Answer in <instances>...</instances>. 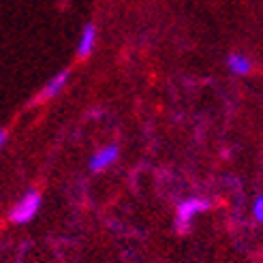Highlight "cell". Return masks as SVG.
<instances>
[{
	"instance_id": "ba28073f",
	"label": "cell",
	"mask_w": 263,
	"mask_h": 263,
	"mask_svg": "<svg viewBox=\"0 0 263 263\" xmlns=\"http://www.w3.org/2000/svg\"><path fill=\"white\" fill-rule=\"evenodd\" d=\"M9 135H7V130L5 128H0V148H5V143H7Z\"/></svg>"
},
{
	"instance_id": "3957f363",
	"label": "cell",
	"mask_w": 263,
	"mask_h": 263,
	"mask_svg": "<svg viewBox=\"0 0 263 263\" xmlns=\"http://www.w3.org/2000/svg\"><path fill=\"white\" fill-rule=\"evenodd\" d=\"M69 77H71V71H69V69H62V71H58L56 75H51L49 80L43 84V88L36 92L32 105H41V103H47V101H51V99H56L60 92L67 88Z\"/></svg>"
},
{
	"instance_id": "6da1fadb",
	"label": "cell",
	"mask_w": 263,
	"mask_h": 263,
	"mask_svg": "<svg viewBox=\"0 0 263 263\" xmlns=\"http://www.w3.org/2000/svg\"><path fill=\"white\" fill-rule=\"evenodd\" d=\"M210 208V201L208 199H201V197H193V199H184L178 210H176V227L180 233H186L191 229V222L197 214L205 212Z\"/></svg>"
},
{
	"instance_id": "277c9868",
	"label": "cell",
	"mask_w": 263,
	"mask_h": 263,
	"mask_svg": "<svg viewBox=\"0 0 263 263\" xmlns=\"http://www.w3.org/2000/svg\"><path fill=\"white\" fill-rule=\"evenodd\" d=\"M118 154H120V150H118V146H114V143L97 150L90 156V169L92 172H105V169L111 167L118 161Z\"/></svg>"
},
{
	"instance_id": "52a82bcc",
	"label": "cell",
	"mask_w": 263,
	"mask_h": 263,
	"mask_svg": "<svg viewBox=\"0 0 263 263\" xmlns=\"http://www.w3.org/2000/svg\"><path fill=\"white\" fill-rule=\"evenodd\" d=\"M253 214H255V218H257L259 222H263V195L257 197V201H255V205H253Z\"/></svg>"
},
{
	"instance_id": "7a4b0ae2",
	"label": "cell",
	"mask_w": 263,
	"mask_h": 263,
	"mask_svg": "<svg viewBox=\"0 0 263 263\" xmlns=\"http://www.w3.org/2000/svg\"><path fill=\"white\" fill-rule=\"evenodd\" d=\"M39 208H41V195H39L36 191H28L22 199L11 208V220L13 222H17V225H24V222H30L36 212H39Z\"/></svg>"
},
{
	"instance_id": "5b68a950",
	"label": "cell",
	"mask_w": 263,
	"mask_h": 263,
	"mask_svg": "<svg viewBox=\"0 0 263 263\" xmlns=\"http://www.w3.org/2000/svg\"><path fill=\"white\" fill-rule=\"evenodd\" d=\"M97 47V26L95 24H86L82 28L80 41H77V56L88 58Z\"/></svg>"
},
{
	"instance_id": "8992f818",
	"label": "cell",
	"mask_w": 263,
	"mask_h": 263,
	"mask_svg": "<svg viewBox=\"0 0 263 263\" xmlns=\"http://www.w3.org/2000/svg\"><path fill=\"white\" fill-rule=\"evenodd\" d=\"M227 67H229V71L233 75H248L253 71V62L248 60L246 56H242V54H231L227 58Z\"/></svg>"
}]
</instances>
